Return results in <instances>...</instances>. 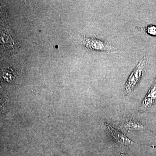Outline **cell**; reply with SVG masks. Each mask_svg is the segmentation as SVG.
Returning <instances> with one entry per match:
<instances>
[{
	"mask_svg": "<svg viewBox=\"0 0 156 156\" xmlns=\"http://www.w3.org/2000/svg\"><path fill=\"white\" fill-rule=\"evenodd\" d=\"M147 64V58L146 56H144L137 63L126 82L124 88L125 95L128 96L134 91L146 71Z\"/></svg>",
	"mask_w": 156,
	"mask_h": 156,
	"instance_id": "cell-1",
	"label": "cell"
},
{
	"mask_svg": "<svg viewBox=\"0 0 156 156\" xmlns=\"http://www.w3.org/2000/svg\"><path fill=\"white\" fill-rule=\"evenodd\" d=\"M83 44L88 49L98 51H114L116 49L108 41L96 38L84 37Z\"/></svg>",
	"mask_w": 156,
	"mask_h": 156,
	"instance_id": "cell-2",
	"label": "cell"
},
{
	"mask_svg": "<svg viewBox=\"0 0 156 156\" xmlns=\"http://www.w3.org/2000/svg\"><path fill=\"white\" fill-rule=\"evenodd\" d=\"M105 125L107 128L108 132L113 142L117 145L128 147L134 144L132 140H130L122 133L113 128L107 123H105Z\"/></svg>",
	"mask_w": 156,
	"mask_h": 156,
	"instance_id": "cell-3",
	"label": "cell"
},
{
	"mask_svg": "<svg viewBox=\"0 0 156 156\" xmlns=\"http://www.w3.org/2000/svg\"><path fill=\"white\" fill-rule=\"evenodd\" d=\"M156 101V81L153 84L150 89L144 100L139 110L140 111H145L151 108Z\"/></svg>",
	"mask_w": 156,
	"mask_h": 156,
	"instance_id": "cell-4",
	"label": "cell"
},
{
	"mask_svg": "<svg viewBox=\"0 0 156 156\" xmlns=\"http://www.w3.org/2000/svg\"><path fill=\"white\" fill-rule=\"evenodd\" d=\"M122 127L126 131H137L146 128V127L138 120L131 118L126 119L122 124Z\"/></svg>",
	"mask_w": 156,
	"mask_h": 156,
	"instance_id": "cell-5",
	"label": "cell"
},
{
	"mask_svg": "<svg viewBox=\"0 0 156 156\" xmlns=\"http://www.w3.org/2000/svg\"><path fill=\"white\" fill-rule=\"evenodd\" d=\"M148 33L152 35H156V27L154 26H150L147 28Z\"/></svg>",
	"mask_w": 156,
	"mask_h": 156,
	"instance_id": "cell-6",
	"label": "cell"
}]
</instances>
